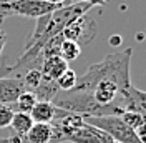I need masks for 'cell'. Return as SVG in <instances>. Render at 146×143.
I'll return each instance as SVG.
<instances>
[{"instance_id": "6da1fadb", "label": "cell", "mask_w": 146, "mask_h": 143, "mask_svg": "<svg viewBox=\"0 0 146 143\" xmlns=\"http://www.w3.org/2000/svg\"><path fill=\"white\" fill-rule=\"evenodd\" d=\"M131 53H133L131 48H125V50L106 55L101 62L93 63L83 75L76 77V83L73 88L91 93V90L95 88V85L100 80H110L121 92L128 90L131 87V80H129Z\"/></svg>"}, {"instance_id": "7a4b0ae2", "label": "cell", "mask_w": 146, "mask_h": 143, "mask_svg": "<svg viewBox=\"0 0 146 143\" xmlns=\"http://www.w3.org/2000/svg\"><path fill=\"white\" fill-rule=\"evenodd\" d=\"M83 120L90 125L103 130L110 135L116 143H145L139 140L136 132L119 118L118 115H105V116H83Z\"/></svg>"}, {"instance_id": "3957f363", "label": "cell", "mask_w": 146, "mask_h": 143, "mask_svg": "<svg viewBox=\"0 0 146 143\" xmlns=\"http://www.w3.org/2000/svg\"><path fill=\"white\" fill-rule=\"evenodd\" d=\"M65 40H72L75 43L82 45L90 43L91 40L96 35V22L90 18L88 15H82V17L75 18L73 22H70L62 32Z\"/></svg>"}, {"instance_id": "277c9868", "label": "cell", "mask_w": 146, "mask_h": 143, "mask_svg": "<svg viewBox=\"0 0 146 143\" xmlns=\"http://www.w3.org/2000/svg\"><path fill=\"white\" fill-rule=\"evenodd\" d=\"M63 5H55V3L43 2V0H12V12H13V15L40 18L43 15L55 12L56 9H60Z\"/></svg>"}, {"instance_id": "5b68a950", "label": "cell", "mask_w": 146, "mask_h": 143, "mask_svg": "<svg viewBox=\"0 0 146 143\" xmlns=\"http://www.w3.org/2000/svg\"><path fill=\"white\" fill-rule=\"evenodd\" d=\"M65 143H116L110 135H106L103 130L83 122L80 128H76L72 135L66 136Z\"/></svg>"}, {"instance_id": "8992f818", "label": "cell", "mask_w": 146, "mask_h": 143, "mask_svg": "<svg viewBox=\"0 0 146 143\" xmlns=\"http://www.w3.org/2000/svg\"><path fill=\"white\" fill-rule=\"evenodd\" d=\"M25 92L23 82L20 77H2L0 78V103L2 105H13L17 98Z\"/></svg>"}, {"instance_id": "52a82bcc", "label": "cell", "mask_w": 146, "mask_h": 143, "mask_svg": "<svg viewBox=\"0 0 146 143\" xmlns=\"http://www.w3.org/2000/svg\"><path fill=\"white\" fill-rule=\"evenodd\" d=\"M65 113H66L65 110L55 107L52 102H36V105L32 108L28 115L32 116L35 123H52L53 120L63 116Z\"/></svg>"}, {"instance_id": "ba28073f", "label": "cell", "mask_w": 146, "mask_h": 143, "mask_svg": "<svg viewBox=\"0 0 146 143\" xmlns=\"http://www.w3.org/2000/svg\"><path fill=\"white\" fill-rule=\"evenodd\" d=\"M66 68H68V63L65 62L62 57L53 55V57L43 58L42 67H40V72H42V77H43V78H48V80L55 82Z\"/></svg>"}, {"instance_id": "9c48e42d", "label": "cell", "mask_w": 146, "mask_h": 143, "mask_svg": "<svg viewBox=\"0 0 146 143\" xmlns=\"http://www.w3.org/2000/svg\"><path fill=\"white\" fill-rule=\"evenodd\" d=\"M53 128L52 123H35L30 126L27 135L22 138L23 143H50L52 142Z\"/></svg>"}, {"instance_id": "30bf717a", "label": "cell", "mask_w": 146, "mask_h": 143, "mask_svg": "<svg viewBox=\"0 0 146 143\" xmlns=\"http://www.w3.org/2000/svg\"><path fill=\"white\" fill-rule=\"evenodd\" d=\"M33 125V120L28 113H20L15 112L10 122V128H12V135H15L18 138H23L27 132L30 130V126Z\"/></svg>"}, {"instance_id": "8fae6325", "label": "cell", "mask_w": 146, "mask_h": 143, "mask_svg": "<svg viewBox=\"0 0 146 143\" xmlns=\"http://www.w3.org/2000/svg\"><path fill=\"white\" fill-rule=\"evenodd\" d=\"M35 97L38 102H52L55 98V95L58 93V87L53 80H48V78H42L40 85L33 90Z\"/></svg>"}, {"instance_id": "7c38bea8", "label": "cell", "mask_w": 146, "mask_h": 143, "mask_svg": "<svg viewBox=\"0 0 146 143\" xmlns=\"http://www.w3.org/2000/svg\"><path fill=\"white\" fill-rule=\"evenodd\" d=\"M36 97L33 92H30V90H25L20 97L17 98V102L13 103V105H10L13 112H20V113H30L32 112V108L36 105Z\"/></svg>"}, {"instance_id": "4fadbf2b", "label": "cell", "mask_w": 146, "mask_h": 143, "mask_svg": "<svg viewBox=\"0 0 146 143\" xmlns=\"http://www.w3.org/2000/svg\"><path fill=\"white\" fill-rule=\"evenodd\" d=\"M15 77H20L22 82H23L25 90H30V92H33V90L40 85L42 78H43L40 68H28V70H25L23 73H17Z\"/></svg>"}, {"instance_id": "5bb4252c", "label": "cell", "mask_w": 146, "mask_h": 143, "mask_svg": "<svg viewBox=\"0 0 146 143\" xmlns=\"http://www.w3.org/2000/svg\"><path fill=\"white\" fill-rule=\"evenodd\" d=\"M82 53V48H80V45L72 42V40H65L62 42L60 45V52H58V57H62L65 62H75L78 57Z\"/></svg>"}, {"instance_id": "9a60e30c", "label": "cell", "mask_w": 146, "mask_h": 143, "mask_svg": "<svg viewBox=\"0 0 146 143\" xmlns=\"http://www.w3.org/2000/svg\"><path fill=\"white\" fill-rule=\"evenodd\" d=\"M118 116L129 126V128H133L135 132H136L138 128H141V126L146 125L145 123V115L136 113V112H128V110H125V112H121Z\"/></svg>"}, {"instance_id": "2e32d148", "label": "cell", "mask_w": 146, "mask_h": 143, "mask_svg": "<svg viewBox=\"0 0 146 143\" xmlns=\"http://www.w3.org/2000/svg\"><path fill=\"white\" fill-rule=\"evenodd\" d=\"M76 73L72 70V68H66V70L55 80V83H56V87H58V90H72L73 87H75V83H76Z\"/></svg>"}, {"instance_id": "e0dca14e", "label": "cell", "mask_w": 146, "mask_h": 143, "mask_svg": "<svg viewBox=\"0 0 146 143\" xmlns=\"http://www.w3.org/2000/svg\"><path fill=\"white\" fill-rule=\"evenodd\" d=\"M13 113H15V112L12 110V107L0 103V128H9Z\"/></svg>"}, {"instance_id": "ac0fdd59", "label": "cell", "mask_w": 146, "mask_h": 143, "mask_svg": "<svg viewBox=\"0 0 146 143\" xmlns=\"http://www.w3.org/2000/svg\"><path fill=\"white\" fill-rule=\"evenodd\" d=\"M12 0H0V25L3 23V20L7 17H12Z\"/></svg>"}, {"instance_id": "d6986e66", "label": "cell", "mask_w": 146, "mask_h": 143, "mask_svg": "<svg viewBox=\"0 0 146 143\" xmlns=\"http://www.w3.org/2000/svg\"><path fill=\"white\" fill-rule=\"evenodd\" d=\"M121 42H123V38H121L119 35H111L110 37V40H108V43L111 45V47H119Z\"/></svg>"}, {"instance_id": "ffe728a7", "label": "cell", "mask_w": 146, "mask_h": 143, "mask_svg": "<svg viewBox=\"0 0 146 143\" xmlns=\"http://www.w3.org/2000/svg\"><path fill=\"white\" fill-rule=\"evenodd\" d=\"M5 43H7V33L0 28V57H2V52L5 48Z\"/></svg>"}, {"instance_id": "44dd1931", "label": "cell", "mask_w": 146, "mask_h": 143, "mask_svg": "<svg viewBox=\"0 0 146 143\" xmlns=\"http://www.w3.org/2000/svg\"><path fill=\"white\" fill-rule=\"evenodd\" d=\"M76 2H86V3H90V5H105L106 3V0H76Z\"/></svg>"}, {"instance_id": "7402d4cb", "label": "cell", "mask_w": 146, "mask_h": 143, "mask_svg": "<svg viewBox=\"0 0 146 143\" xmlns=\"http://www.w3.org/2000/svg\"><path fill=\"white\" fill-rule=\"evenodd\" d=\"M10 73H12V68H10V67H5V65L0 67V78H2V77H7Z\"/></svg>"}, {"instance_id": "603a6c76", "label": "cell", "mask_w": 146, "mask_h": 143, "mask_svg": "<svg viewBox=\"0 0 146 143\" xmlns=\"http://www.w3.org/2000/svg\"><path fill=\"white\" fill-rule=\"evenodd\" d=\"M48 3H55V5H63V3H70V0H43Z\"/></svg>"}]
</instances>
